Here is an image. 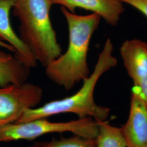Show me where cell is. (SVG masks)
Masks as SVG:
<instances>
[{"label": "cell", "mask_w": 147, "mask_h": 147, "mask_svg": "<svg viewBox=\"0 0 147 147\" xmlns=\"http://www.w3.org/2000/svg\"><path fill=\"white\" fill-rule=\"evenodd\" d=\"M127 74L136 86L147 74V43L137 39L126 40L120 48Z\"/></svg>", "instance_id": "cell-9"}, {"label": "cell", "mask_w": 147, "mask_h": 147, "mask_svg": "<svg viewBox=\"0 0 147 147\" xmlns=\"http://www.w3.org/2000/svg\"><path fill=\"white\" fill-rule=\"evenodd\" d=\"M16 0H0V40L11 45L15 50L14 56L29 68L37 66L36 59L20 37L14 31L9 15Z\"/></svg>", "instance_id": "cell-7"}, {"label": "cell", "mask_w": 147, "mask_h": 147, "mask_svg": "<svg viewBox=\"0 0 147 147\" xmlns=\"http://www.w3.org/2000/svg\"><path fill=\"white\" fill-rule=\"evenodd\" d=\"M139 93L147 106V74L140 81L136 86H134Z\"/></svg>", "instance_id": "cell-14"}, {"label": "cell", "mask_w": 147, "mask_h": 147, "mask_svg": "<svg viewBox=\"0 0 147 147\" xmlns=\"http://www.w3.org/2000/svg\"><path fill=\"white\" fill-rule=\"evenodd\" d=\"M0 47L4 48V49H5L8 50V51H10L12 52V53H15L14 49L12 47L11 45L8 44L7 42H3V41H2L1 40H0Z\"/></svg>", "instance_id": "cell-15"}, {"label": "cell", "mask_w": 147, "mask_h": 147, "mask_svg": "<svg viewBox=\"0 0 147 147\" xmlns=\"http://www.w3.org/2000/svg\"><path fill=\"white\" fill-rule=\"evenodd\" d=\"M53 5H59L74 13L81 8L96 13L111 26H116L124 11L121 0H51Z\"/></svg>", "instance_id": "cell-8"}, {"label": "cell", "mask_w": 147, "mask_h": 147, "mask_svg": "<svg viewBox=\"0 0 147 147\" xmlns=\"http://www.w3.org/2000/svg\"><path fill=\"white\" fill-rule=\"evenodd\" d=\"M52 5L51 0H16L13 8L20 23V38L45 68L62 55L50 16Z\"/></svg>", "instance_id": "cell-3"}, {"label": "cell", "mask_w": 147, "mask_h": 147, "mask_svg": "<svg viewBox=\"0 0 147 147\" xmlns=\"http://www.w3.org/2000/svg\"><path fill=\"white\" fill-rule=\"evenodd\" d=\"M61 11L69 30V45L66 52L45 67L47 78L66 90L89 76L87 55L92 37L101 18L96 13L80 16L64 7Z\"/></svg>", "instance_id": "cell-1"}, {"label": "cell", "mask_w": 147, "mask_h": 147, "mask_svg": "<svg viewBox=\"0 0 147 147\" xmlns=\"http://www.w3.org/2000/svg\"><path fill=\"white\" fill-rule=\"evenodd\" d=\"M30 147H96V138L75 135L61 140L53 139L50 142L38 143Z\"/></svg>", "instance_id": "cell-12"}, {"label": "cell", "mask_w": 147, "mask_h": 147, "mask_svg": "<svg viewBox=\"0 0 147 147\" xmlns=\"http://www.w3.org/2000/svg\"><path fill=\"white\" fill-rule=\"evenodd\" d=\"M113 43L108 38L99 54L93 71L83 81L82 87L76 93L62 99L49 102L40 107L27 110L16 123L65 113H74L79 118H94L97 121H105L109 115L110 109L97 105L95 102L94 93L101 76L117 64V59L113 56Z\"/></svg>", "instance_id": "cell-2"}, {"label": "cell", "mask_w": 147, "mask_h": 147, "mask_svg": "<svg viewBox=\"0 0 147 147\" xmlns=\"http://www.w3.org/2000/svg\"><path fill=\"white\" fill-rule=\"evenodd\" d=\"M121 129L126 147H147V106L135 88L127 120Z\"/></svg>", "instance_id": "cell-6"}, {"label": "cell", "mask_w": 147, "mask_h": 147, "mask_svg": "<svg viewBox=\"0 0 147 147\" xmlns=\"http://www.w3.org/2000/svg\"><path fill=\"white\" fill-rule=\"evenodd\" d=\"M43 91L36 84L25 82L0 88V126L16 123L29 109L42 100Z\"/></svg>", "instance_id": "cell-5"}, {"label": "cell", "mask_w": 147, "mask_h": 147, "mask_svg": "<svg viewBox=\"0 0 147 147\" xmlns=\"http://www.w3.org/2000/svg\"><path fill=\"white\" fill-rule=\"evenodd\" d=\"M30 68L14 55L0 50V87L11 84L21 85L29 77Z\"/></svg>", "instance_id": "cell-10"}, {"label": "cell", "mask_w": 147, "mask_h": 147, "mask_svg": "<svg viewBox=\"0 0 147 147\" xmlns=\"http://www.w3.org/2000/svg\"><path fill=\"white\" fill-rule=\"evenodd\" d=\"M99 130L98 121L91 117L79 118L67 122H51L46 118L0 126V142L21 140H30L47 134L69 132L74 135L96 138Z\"/></svg>", "instance_id": "cell-4"}, {"label": "cell", "mask_w": 147, "mask_h": 147, "mask_svg": "<svg viewBox=\"0 0 147 147\" xmlns=\"http://www.w3.org/2000/svg\"><path fill=\"white\" fill-rule=\"evenodd\" d=\"M141 12L147 18V0H121Z\"/></svg>", "instance_id": "cell-13"}, {"label": "cell", "mask_w": 147, "mask_h": 147, "mask_svg": "<svg viewBox=\"0 0 147 147\" xmlns=\"http://www.w3.org/2000/svg\"><path fill=\"white\" fill-rule=\"evenodd\" d=\"M98 123L96 147H127L121 128L111 125L106 121Z\"/></svg>", "instance_id": "cell-11"}]
</instances>
